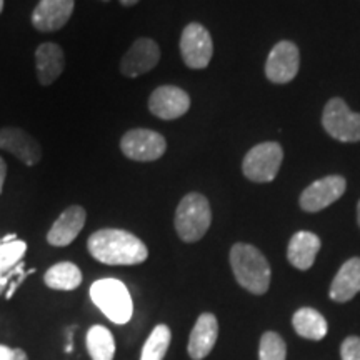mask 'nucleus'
I'll return each mask as SVG.
<instances>
[{"label":"nucleus","mask_w":360,"mask_h":360,"mask_svg":"<svg viewBox=\"0 0 360 360\" xmlns=\"http://www.w3.org/2000/svg\"><path fill=\"white\" fill-rule=\"evenodd\" d=\"M180 56L188 69H205L214 56V42L209 30L199 22H192L180 35Z\"/></svg>","instance_id":"0eeeda50"},{"label":"nucleus","mask_w":360,"mask_h":360,"mask_svg":"<svg viewBox=\"0 0 360 360\" xmlns=\"http://www.w3.org/2000/svg\"><path fill=\"white\" fill-rule=\"evenodd\" d=\"M85 219H87V212L84 207L72 205L65 209L49 231L47 242L53 247L70 245L84 229Z\"/></svg>","instance_id":"2eb2a0df"},{"label":"nucleus","mask_w":360,"mask_h":360,"mask_svg":"<svg viewBox=\"0 0 360 360\" xmlns=\"http://www.w3.org/2000/svg\"><path fill=\"white\" fill-rule=\"evenodd\" d=\"M219 335V322L214 314H202L197 319L195 326L191 332L188 339V355L192 360H202L212 352Z\"/></svg>","instance_id":"dca6fc26"},{"label":"nucleus","mask_w":360,"mask_h":360,"mask_svg":"<svg viewBox=\"0 0 360 360\" xmlns=\"http://www.w3.org/2000/svg\"><path fill=\"white\" fill-rule=\"evenodd\" d=\"M360 292V257L349 259L337 272L330 283V297L334 302L344 304L352 300Z\"/></svg>","instance_id":"a211bd4d"},{"label":"nucleus","mask_w":360,"mask_h":360,"mask_svg":"<svg viewBox=\"0 0 360 360\" xmlns=\"http://www.w3.org/2000/svg\"><path fill=\"white\" fill-rule=\"evenodd\" d=\"M120 150L130 160L154 162L165 154L167 142L164 135L150 129H134L122 137Z\"/></svg>","instance_id":"6e6552de"},{"label":"nucleus","mask_w":360,"mask_h":360,"mask_svg":"<svg viewBox=\"0 0 360 360\" xmlns=\"http://www.w3.org/2000/svg\"><path fill=\"white\" fill-rule=\"evenodd\" d=\"M299 47L290 40H281L269 53L265 62V75L274 84H289L299 74Z\"/></svg>","instance_id":"9d476101"},{"label":"nucleus","mask_w":360,"mask_h":360,"mask_svg":"<svg viewBox=\"0 0 360 360\" xmlns=\"http://www.w3.org/2000/svg\"><path fill=\"white\" fill-rule=\"evenodd\" d=\"M0 360H13V349L0 344Z\"/></svg>","instance_id":"cd10ccee"},{"label":"nucleus","mask_w":360,"mask_h":360,"mask_svg":"<svg viewBox=\"0 0 360 360\" xmlns=\"http://www.w3.org/2000/svg\"><path fill=\"white\" fill-rule=\"evenodd\" d=\"M6 175H7V164L6 160L0 157V193L4 191V182H6Z\"/></svg>","instance_id":"bb28decb"},{"label":"nucleus","mask_w":360,"mask_h":360,"mask_svg":"<svg viewBox=\"0 0 360 360\" xmlns=\"http://www.w3.org/2000/svg\"><path fill=\"white\" fill-rule=\"evenodd\" d=\"M160 60V49L155 40L141 37L132 44L127 53L122 57L120 62V72L125 77H139V75L147 74Z\"/></svg>","instance_id":"f8f14e48"},{"label":"nucleus","mask_w":360,"mask_h":360,"mask_svg":"<svg viewBox=\"0 0 360 360\" xmlns=\"http://www.w3.org/2000/svg\"><path fill=\"white\" fill-rule=\"evenodd\" d=\"M231 267L237 283L250 294L262 295L270 287V265L257 247L236 244L231 249Z\"/></svg>","instance_id":"f03ea898"},{"label":"nucleus","mask_w":360,"mask_h":360,"mask_svg":"<svg viewBox=\"0 0 360 360\" xmlns=\"http://www.w3.org/2000/svg\"><path fill=\"white\" fill-rule=\"evenodd\" d=\"M11 277H12V272L8 274V276H6V277H0V294H2V292L6 290V287H7L8 281H11Z\"/></svg>","instance_id":"c756f323"},{"label":"nucleus","mask_w":360,"mask_h":360,"mask_svg":"<svg viewBox=\"0 0 360 360\" xmlns=\"http://www.w3.org/2000/svg\"><path fill=\"white\" fill-rule=\"evenodd\" d=\"M13 360H29V357H27L25 350L13 349Z\"/></svg>","instance_id":"c85d7f7f"},{"label":"nucleus","mask_w":360,"mask_h":360,"mask_svg":"<svg viewBox=\"0 0 360 360\" xmlns=\"http://www.w3.org/2000/svg\"><path fill=\"white\" fill-rule=\"evenodd\" d=\"M170 340H172V332L167 326L160 323L157 326L152 334L148 335L142 349L141 360H164L165 354H167Z\"/></svg>","instance_id":"5701e85b"},{"label":"nucleus","mask_w":360,"mask_h":360,"mask_svg":"<svg viewBox=\"0 0 360 360\" xmlns=\"http://www.w3.org/2000/svg\"><path fill=\"white\" fill-rule=\"evenodd\" d=\"M119 2L122 4L124 7H132V6H135V4L141 2V0H119Z\"/></svg>","instance_id":"7c9ffc66"},{"label":"nucleus","mask_w":360,"mask_h":360,"mask_svg":"<svg viewBox=\"0 0 360 360\" xmlns=\"http://www.w3.org/2000/svg\"><path fill=\"white\" fill-rule=\"evenodd\" d=\"M4 11V0H0V13Z\"/></svg>","instance_id":"473e14b6"},{"label":"nucleus","mask_w":360,"mask_h":360,"mask_svg":"<svg viewBox=\"0 0 360 360\" xmlns=\"http://www.w3.org/2000/svg\"><path fill=\"white\" fill-rule=\"evenodd\" d=\"M283 160V150L278 142L257 143L247 152L242 162V172L250 182L267 184L277 177Z\"/></svg>","instance_id":"39448f33"},{"label":"nucleus","mask_w":360,"mask_h":360,"mask_svg":"<svg viewBox=\"0 0 360 360\" xmlns=\"http://www.w3.org/2000/svg\"><path fill=\"white\" fill-rule=\"evenodd\" d=\"M292 326L300 337L309 340H322L327 335V321L312 307L299 309L292 317Z\"/></svg>","instance_id":"aec40b11"},{"label":"nucleus","mask_w":360,"mask_h":360,"mask_svg":"<svg viewBox=\"0 0 360 360\" xmlns=\"http://www.w3.org/2000/svg\"><path fill=\"white\" fill-rule=\"evenodd\" d=\"M0 148L32 167L42 160V148L30 134L17 127L0 129Z\"/></svg>","instance_id":"ddd939ff"},{"label":"nucleus","mask_w":360,"mask_h":360,"mask_svg":"<svg viewBox=\"0 0 360 360\" xmlns=\"http://www.w3.org/2000/svg\"><path fill=\"white\" fill-rule=\"evenodd\" d=\"M345 188H347V180L342 175H327V177L315 180L300 193L299 204L305 212H321L339 200L345 193Z\"/></svg>","instance_id":"1a4fd4ad"},{"label":"nucleus","mask_w":360,"mask_h":360,"mask_svg":"<svg viewBox=\"0 0 360 360\" xmlns=\"http://www.w3.org/2000/svg\"><path fill=\"white\" fill-rule=\"evenodd\" d=\"M75 0H40L32 12V25L39 32H56L69 22Z\"/></svg>","instance_id":"4468645a"},{"label":"nucleus","mask_w":360,"mask_h":360,"mask_svg":"<svg viewBox=\"0 0 360 360\" xmlns=\"http://www.w3.org/2000/svg\"><path fill=\"white\" fill-rule=\"evenodd\" d=\"M102 2H109V0H102Z\"/></svg>","instance_id":"72a5a7b5"},{"label":"nucleus","mask_w":360,"mask_h":360,"mask_svg":"<svg viewBox=\"0 0 360 360\" xmlns=\"http://www.w3.org/2000/svg\"><path fill=\"white\" fill-rule=\"evenodd\" d=\"M323 130L339 142H360V114L340 97L330 98L322 112Z\"/></svg>","instance_id":"423d86ee"},{"label":"nucleus","mask_w":360,"mask_h":360,"mask_svg":"<svg viewBox=\"0 0 360 360\" xmlns=\"http://www.w3.org/2000/svg\"><path fill=\"white\" fill-rule=\"evenodd\" d=\"M44 282L53 290H74L82 283V272L75 264L58 262L45 272Z\"/></svg>","instance_id":"412c9836"},{"label":"nucleus","mask_w":360,"mask_h":360,"mask_svg":"<svg viewBox=\"0 0 360 360\" xmlns=\"http://www.w3.org/2000/svg\"><path fill=\"white\" fill-rule=\"evenodd\" d=\"M27 252L24 240H0V277H6L20 264Z\"/></svg>","instance_id":"b1692460"},{"label":"nucleus","mask_w":360,"mask_h":360,"mask_svg":"<svg viewBox=\"0 0 360 360\" xmlns=\"http://www.w3.org/2000/svg\"><path fill=\"white\" fill-rule=\"evenodd\" d=\"M322 242L315 233L300 231L292 236L289 247H287V259L299 270H309L315 262Z\"/></svg>","instance_id":"6ab92c4d"},{"label":"nucleus","mask_w":360,"mask_h":360,"mask_svg":"<svg viewBox=\"0 0 360 360\" xmlns=\"http://www.w3.org/2000/svg\"><path fill=\"white\" fill-rule=\"evenodd\" d=\"M94 259L105 265H139L148 257L147 245L134 233L122 229H102L87 240Z\"/></svg>","instance_id":"f257e3e1"},{"label":"nucleus","mask_w":360,"mask_h":360,"mask_svg":"<svg viewBox=\"0 0 360 360\" xmlns=\"http://www.w3.org/2000/svg\"><path fill=\"white\" fill-rule=\"evenodd\" d=\"M87 350L92 360H112L115 355V340L109 328L94 326L87 332Z\"/></svg>","instance_id":"4be33fe9"},{"label":"nucleus","mask_w":360,"mask_h":360,"mask_svg":"<svg viewBox=\"0 0 360 360\" xmlns=\"http://www.w3.org/2000/svg\"><path fill=\"white\" fill-rule=\"evenodd\" d=\"M212 222V210L205 195L199 192H191L180 200L175 210V231L187 244L199 242L209 231Z\"/></svg>","instance_id":"7ed1b4c3"},{"label":"nucleus","mask_w":360,"mask_h":360,"mask_svg":"<svg viewBox=\"0 0 360 360\" xmlns=\"http://www.w3.org/2000/svg\"><path fill=\"white\" fill-rule=\"evenodd\" d=\"M342 360H360V337H347L340 345Z\"/></svg>","instance_id":"a878e982"},{"label":"nucleus","mask_w":360,"mask_h":360,"mask_svg":"<svg viewBox=\"0 0 360 360\" xmlns=\"http://www.w3.org/2000/svg\"><path fill=\"white\" fill-rule=\"evenodd\" d=\"M287 345L277 332H265L260 339L259 360H285Z\"/></svg>","instance_id":"393cba45"},{"label":"nucleus","mask_w":360,"mask_h":360,"mask_svg":"<svg viewBox=\"0 0 360 360\" xmlns=\"http://www.w3.org/2000/svg\"><path fill=\"white\" fill-rule=\"evenodd\" d=\"M90 299L110 322L127 323L132 319V297L119 278H101L94 282L90 285Z\"/></svg>","instance_id":"20e7f679"},{"label":"nucleus","mask_w":360,"mask_h":360,"mask_svg":"<svg viewBox=\"0 0 360 360\" xmlns=\"http://www.w3.org/2000/svg\"><path fill=\"white\" fill-rule=\"evenodd\" d=\"M357 224H359V227H360V200H359V204H357Z\"/></svg>","instance_id":"2f4dec72"},{"label":"nucleus","mask_w":360,"mask_h":360,"mask_svg":"<svg viewBox=\"0 0 360 360\" xmlns=\"http://www.w3.org/2000/svg\"><path fill=\"white\" fill-rule=\"evenodd\" d=\"M191 109V97L175 85L157 87L148 97V110L162 120H174L186 115Z\"/></svg>","instance_id":"9b49d317"},{"label":"nucleus","mask_w":360,"mask_h":360,"mask_svg":"<svg viewBox=\"0 0 360 360\" xmlns=\"http://www.w3.org/2000/svg\"><path fill=\"white\" fill-rule=\"evenodd\" d=\"M35 69L42 85H51L60 77L65 69V56L60 45L45 42L35 51Z\"/></svg>","instance_id":"f3484780"}]
</instances>
